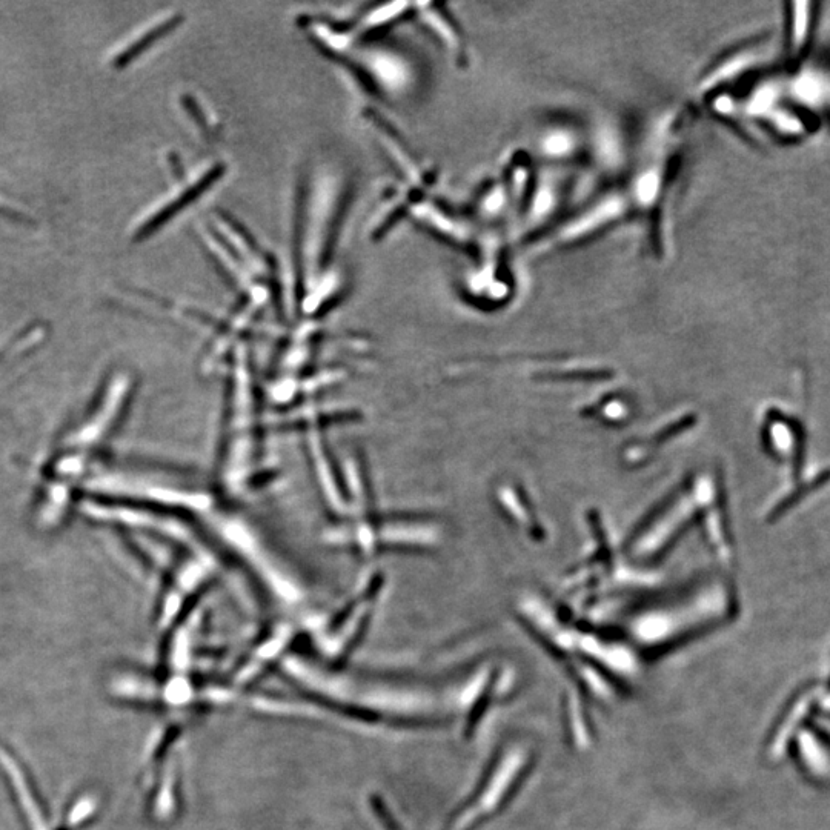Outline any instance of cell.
I'll return each mask as SVG.
<instances>
[{
  "mask_svg": "<svg viewBox=\"0 0 830 830\" xmlns=\"http://www.w3.org/2000/svg\"><path fill=\"white\" fill-rule=\"evenodd\" d=\"M814 25V5L809 2H797L791 7V27H789V53L792 59H798L806 50L811 39Z\"/></svg>",
  "mask_w": 830,
  "mask_h": 830,
  "instance_id": "1",
  "label": "cell"
},
{
  "mask_svg": "<svg viewBox=\"0 0 830 830\" xmlns=\"http://www.w3.org/2000/svg\"><path fill=\"white\" fill-rule=\"evenodd\" d=\"M0 217L7 219L8 222L19 223V225H34V220L27 214L19 213L11 206L2 205L0 203Z\"/></svg>",
  "mask_w": 830,
  "mask_h": 830,
  "instance_id": "3",
  "label": "cell"
},
{
  "mask_svg": "<svg viewBox=\"0 0 830 830\" xmlns=\"http://www.w3.org/2000/svg\"><path fill=\"white\" fill-rule=\"evenodd\" d=\"M177 24H179V17H170V19H166L165 22H162V24L154 27L153 30L143 34V36L140 37V39H137L136 42H133L130 47L125 48L122 53H119L116 57H114V67H128V65H130L136 57H139L143 51H147L148 48L154 44V42H157L160 37L165 36L168 31L173 30Z\"/></svg>",
  "mask_w": 830,
  "mask_h": 830,
  "instance_id": "2",
  "label": "cell"
}]
</instances>
